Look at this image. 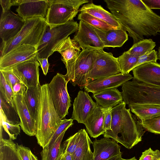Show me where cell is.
I'll use <instances>...</instances> for the list:
<instances>
[{
    "instance_id": "cell-1",
    "label": "cell",
    "mask_w": 160,
    "mask_h": 160,
    "mask_svg": "<svg viewBox=\"0 0 160 160\" xmlns=\"http://www.w3.org/2000/svg\"><path fill=\"white\" fill-rule=\"evenodd\" d=\"M108 8L133 40V44L144 37L160 32V16L142 0H104Z\"/></svg>"
},
{
    "instance_id": "cell-2",
    "label": "cell",
    "mask_w": 160,
    "mask_h": 160,
    "mask_svg": "<svg viewBox=\"0 0 160 160\" xmlns=\"http://www.w3.org/2000/svg\"><path fill=\"white\" fill-rule=\"evenodd\" d=\"M62 121L54 107L48 83L42 85L35 136L43 148L48 144Z\"/></svg>"
},
{
    "instance_id": "cell-3",
    "label": "cell",
    "mask_w": 160,
    "mask_h": 160,
    "mask_svg": "<svg viewBox=\"0 0 160 160\" xmlns=\"http://www.w3.org/2000/svg\"><path fill=\"white\" fill-rule=\"evenodd\" d=\"M25 19V24L19 33L7 42H2L0 57L22 45L37 46L39 43L48 24L46 18L35 17Z\"/></svg>"
},
{
    "instance_id": "cell-4",
    "label": "cell",
    "mask_w": 160,
    "mask_h": 160,
    "mask_svg": "<svg viewBox=\"0 0 160 160\" xmlns=\"http://www.w3.org/2000/svg\"><path fill=\"white\" fill-rule=\"evenodd\" d=\"M78 24L73 20L53 27L47 24L37 46V58H48L69 35L78 31Z\"/></svg>"
},
{
    "instance_id": "cell-5",
    "label": "cell",
    "mask_w": 160,
    "mask_h": 160,
    "mask_svg": "<svg viewBox=\"0 0 160 160\" xmlns=\"http://www.w3.org/2000/svg\"><path fill=\"white\" fill-rule=\"evenodd\" d=\"M123 101L128 106L143 104L160 106V87L152 86L134 78L122 85Z\"/></svg>"
},
{
    "instance_id": "cell-6",
    "label": "cell",
    "mask_w": 160,
    "mask_h": 160,
    "mask_svg": "<svg viewBox=\"0 0 160 160\" xmlns=\"http://www.w3.org/2000/svg\"><path fill=\"white\" fill-rule=\"evenodd\" d=\"M94 49L82 50L77 58L64 63L67 69L64 77L74 86L77 85L82 89L89 82L88 76L93 64Z\"/></svg>"
},
{
    "instance_id": "cell-7",
    "label": "cell",
    "mask_w": 160,
    "mask_h": 160,
    "mask_svg": "<svg viewBox=\"0 0 160 160\" xmlns=\"http://www.w3.org/2000/svg\"><path fill=\"white\" fill-rule=\"evenodd\" d=\"M89 2L88 0H49L46 18L48 24L53 27L73 21L80 7Z\"/></svg>"
},
{
    "instance_id": "cell-8",
    "label": "cell",
    "mask_w": 160,
    "mask_h": 160,
    "mask_svg": "<svg viewBox=\"0 0 160 160\" xmlns=\"http://www.w3.org/2000/svg\"><path fill=\"white\" fill-rule=\"evenodd\" d=\"M92 68L90 71L89 81L103 78L121 73L118 58L111 52L102 49H94Z\"/></svg>"
},
{
    "instance_id": "cell-9",
    "label": "cell",
    "mask_w": 160,
    "mask_h": 160,
    "mask_svg": "<svg viewBox=\"0 0 160 160\" xmlns=\"http://www.w3.org/2000/svg\"><path fill=\"white\" fill-rule=\"evenodd\" d=\"M145 132L140 121L131 114L129 108L127 109L125 107L122 111L120 143L130 149L142 140Z\"/></svg>"
},
{
    "instance_id": "cell-10",
    "label": "cell",
    "mask_w": 160,
    "mask_h": 160,
    "mask_svg": "<svg viewBox=\"0 0 160 160\" xmlns=\"http://www.w3.org/2000/svg\"><path fill=\"white\" fill-rule=\"evenodd\" d=\"M68 82L64 75L58 73L48 83L54 107L61 119L68 114V109L71 105L67 90Z\"/></svg>"
},
{
    "instance_id": "cell-11",
    "label": "cell",
    "mask_w": 160,
    "mask_h": 160,
    "mask_svg": "<svg viewBox=\"0 0 160 160\" xmlns=\"http://www.w3.org/2000/svg\"><path fill=\"white\" fill-rule=\"evenodd\" d=\"M37 59V46L22 44L0 57V70L11 69L24 62Z\"/></svg>"
},
{
    "instance_id": "cell-12",
    "label": "cell",
    "mask_w": 160,
    "mask_h": 160,
    "mask_svg": "<svg viewBox=\"0 0 160 160\" xmlns=\"http://www.w3.org/2000/svg\"><path fill=\"white\" fill-rule=\"evenodd\" d=\"M113 139L104 137L96 139L92 144L93 160H115L122 157L121 146Z\"/></svg>"
},
{
    "instance_id": "cell-13",
    "label": "cell",
    "mask_w": 160,
    "mask_h": 160,
    "mask_svg": "<svg viewBox=\"0 0 160 160\" xmlns=\"http://www.w3.org/2000/svg\"><path fill=\"white\" fill-rule=\"evenodd\" d=\"M25 22V19L10 11L2 12L0 36L2 42H6L15 37L22 29Z\"/></svg>"
},
{
    "instance_id": "cell-14",
    "label": "cell",
    "mask_w": 160,
    "mask_h": 160,
    "mask_svg": "<svg viewBox=\"0 0 160 160\" xmlns=\"http://www.w3.org/2000/svg\"><path fill=\"white\" fill-rule=\"evenodd\" d=\"M37 59L29 60L20 63L11 69L14 74L27 87H35L40 84L39 68Z\"/></svg>"
},
{
    "instance_id": "cell-15",
    "label": "cell",
    "mask_w": 160,
    "mask_h": 160,
    "mask_svg": "<svg viewBox=\"0 0 160 160\" xmlns=\"http://www.w3.org/2000/svg\"><path fill=\"white\" fill-rule=\"evenodd\" d=\"M82 50L87 49H102L105 48L99 37L92 27L79 21L78 32L72 39Z\"/></svg>"
},
{
    "instance_id": "cell-16",
    "label": "cell",
    "mask_w": 160,
    "mask_h": 160,
    "mask_svg": "<svg viewBox=\"0 0 160 160\" xmlns=\"http://www.w3.org/2000/svg\"><path fill=\"white\" fill-rule=\"evenodd\" d=\"M73 105L71 118L76 120L78 123L83 124L98 106L88 92L81 90L75 98Z\"/></svg>"
},
{
    "instance_id": "cell-17",
    "label": "cell",
    "mask_w": 160,
    "mask_h": 160,
    "mask_svg": "<svg viewBox=\"0 0 160 160\" xmlns=\"http://www.w3.org/2000/svg\"><path fill=\"white\" fill-rule=\"evenodd\" d=\"M133 78L129 73L123 74L120 73L108 77L90 80L84 89L87 92H91L94 94L108 89L117 88Z\"/></svg>"
},
{
    "instance_id": "cell-18",
    "label": "cell",
    "mask_w": 160,
    "mask_h": 160,
    "mask_svg": "<svg viewBox=\"0 0 160 160\" xmlns=\"http://www.w3.org/2000/svg\"><path fill=\"white\" fill-rule=\"evenodd\" d=\"M133 78L148 85L160 87V65L151 62L139 65L132 70Z\"/></svg>"
},
{
    "instance_id": "cell-19",
    "label": "cell",
    "mask_w": 160,
    "mask_h": 160,
    "mask_svg": "<svg viewBox=\"0 0 160 160\" xmlns=\"http://www.w3.org/2000/svg\"><path fill=\"white\" fill-rule=\"evenodd\" d=\"M14 103L20 121L22 129L27 135L35 136L36 124L31 116L27 107L24 95H14Z\"/></svg>"
},
{
    "instance_id": "cell-20",
    "label": "cell",
    "mask_w": 160,
    "mask_h": 160,
    "mask_svg": "<svg viewBox=\"0 0 160 160\" xmlns=\"http://www.w3.org/2000/svg\"><path fill=\"white\" fill-rule=\"evenodd\" d=\"M49 3V0H21L16 11L24 19L35 17L46 18Z\"/></svg>"
},
{
    "instance_id": "cell-21",
    "label": "cell",
    "mask_w": 160,
    "mask_h": 160,
    "mask_svg": "<svg viewBox=\"0 0 160 160\" xmlns=\"http://www.w3.org/2000/svg\"><path fill=\"white\" fill-rule=\"evenodd\" d=\"M110 108H104L98 106L84 123L91 137L96 138L105 132L104 121Z\"/></svg>"
},
{
    "instance_id": "cell-22",
    "label": "cell",
    "mask_w": 160,
    "mask_h": 160,
    "mask_svg": "<svg viewBox=\"0 0 160 160\" xmlns=\"http://www.w3.org/2000/svg\"><path fill=\"white\" fill-rule=\"evenodd\" d=\"M92 27L99 37L105 48L121 47L128 39V35L122 28L106 30Z\"/></svg>"
},
{
    "instance_id": "cell-23",
    "label": "cell",
    "mask_w": 160,
    "mask_h": 160,
    "mask_svg": "<svg viewBox=\"0 0 160 160\" xmlns=\"http://www.w3.org/2000/svg\"><path fill=\"white\" fill-rule=\"evenodd\" d=\"M79 12L87 13L116 28H122L114 15L101 5H97L92 2L88 3L82 5Z\"/></svg>"
},
{
    "instance_id": "cell-24",
    "label": "cell",
    "mask_w": 160,
    "mask_h": 160,
    "mask_svg": "<svg viewBox=\"0 0 160 160\" xmlns=\"http://www.w3.org/2000/svg\"><path fill=\"white\" fill-rule=\"evenodd\" d=\"M92 96L97 105L104 108H113L123 101L121 92L116 88L93 94Z\"/></svg>"
},
{
    "instance_id": "cell-25",
    "label": "cell",
    "mask_w": 160,
    "mask_h": 160,
    "mask_svg": "<svg viewBox=\"0 0 160 160\" xmlns=\"http://www.w3.org/2000/svg\"><path fill=\"white\" fill-rule=\"evenodd\" d=\"M78 131L79 140L77 147L72 155L73 160H93V152L90 148L92 142L85 129H81Z\"/></svg>"
},
{
    "instance_id": "cell-26",
    "label": "cell",
    "mask_w": 160,
    "mask_h": 160,
    "mask_svg": "<svg viewBox=\"0 0 160 160\" xmlns=\"http://www.w3.org/2000/svg\"><path fill=\"white\" fill-rule=\"evenodd\" d=\"M41 90L42 86L39 84L35 87L27 88L24 95L27 107L36 122V127L38 120Z\"/></svg>"
},
{
    "instance_id": "cell-27",
    "label": "cell",
    "mask_w": 160,
    "mask_h": 160,
    "mask_svg": "<svg viewBox=\"0 0 160 160\" xmlns=\"http://www.w3.org/2000/svg\"><path fill=\"white\" fill-rule=\"evenodd\" d=\"M126 105L123 101L112 108L111 130L105 132L103 134L104 137L111 138L119 143L118 134L120 132L123 110Z\"/></svg>"
},
{
    "instance_id": "cell-28",
    "label": "cell",
    "mask_w": 160,
    "mask_h": 160,
    "mask_svg": "<svg viewBox=\"0 0 160 160\" xmlns=\"http://www.w3.org/2000/svg\"><path fill=\"white\" fill-rule=\"evenodd\" d=\"M80 51L78 44L69 37L64 40L55 51L61 54V60L64 63L77 58L80 54Z\"/></svg>"
},
{
    "instance_id": "cell-29",
    "label": "cell",
    "mask_w": 160,
    "mask_h": 160,
    "mask_svg": "<svg viewBox=\"0 0 160 160\" xmlns=\"http://www.w3.org/2000/svg\"><path fill=\"white\" fill-rule=\"evenodd\" d=\"M0 116L6 121L13 124H20V121L15 106L9 103L0 91Z\"/></svg>"
},
{
    "instance_id": "cell-30",
    "label": "cell",
    "mask_w": 160,
    "mask_h": 160,
    "mask_svg": "<svg viewBox=\"0 0 160 160\" xmlns=\"http://www.w3.org/2000/svg\"><path fill=\"white\" fill-rule=\"evenodd\" d=\"M130 111L141 120L151 118L160 115V106L143 104L128 106Z\"/></svg>"
},
{
    "instance_id": "cell-31",
    "label": "cell",
    "mask_w": 160,
    "mask_h": 160,
    "mask_svg": "<svg viewBox=\"0 0 160 160\" xmlns=\"http://www.w3.org/2000/svg\"><path fill=\"white\" fill-rule=\"evenodd\" d=\"M0 160H22L17 151V144L10 139L0 136Z\"/></svg>"
},
{
    "instance_id": "cell-32",
    "label": "cell",
    "mask_w": 160,
    "mask_h": 160,
    "mask_svg": "<svg viewBox=\"0 0 160 160\" xmlns=\"http://www.w3.org/2000/svg\"><path fill=\"white\" fill-rule=\"evenodd\" d=\"M66 131L63 132L50 147L43 148L40 153L41 160H58L61 155V143Z\"/></svg>"
},
{
    "instance_id": "cell-33",
    "label": "cell",
    "mask_w": 160,
    "mask_h": 160,
    "mask_svg": "<svg viewBox=\"0 0 160 160\" xmlns=\"http://www.w3.org/2000/svg\"><path fill=\"white\" fill-rule=\"evenodd\" d=\"M139 57L124 52L118 58L121 73L128 74L137 67Z\"/></svg>"
},
{
    "instance_id": "cell-34",
    "label": "cell",
    "mask_w": 160,
    "mask_h": 160,
    "mask_svg": "<svg viewBox=\"0 0 160 160\" xmlns=\"http://www.w3.org/2000/svg\"><path fill=\"white\" fill-rule=\"evenodd\" d=\"M155 46L156 43L152 39H144L133 44L127 51L139 57L152 51Z\"/></svg>"
},
{
    "instance_id": "cell-35",
    "label": "cell",
    "mask_w": 160,
    "mask_h": 160,
    "mask_svg": "<svg viewBox=\"0 0 160 160\" xmlns=\"http://www.w3.org/2000/svg\"><path fill=\"white\" fill-rule=\"evenodd\" d=\"M78 19L94 27L100 29L107 30L117 28L85 12H80L78 15Z\"/></svg>"
},
{
    "instance_id": "cell-36",
    "label": "cell",
    "mask_w": 160,
    "mask_h": 160,
    "mask_svg": "<svg viewBox=\"0 0 160 160\" xmlns=\"http://www.w3.org/2000/svg\"><path fill=\"white\" fill-rule=\"evenodd\" d=\"M143 128L149 132L160 134V115L140 121Z\"/></svg>"
},
{
    "instance_id": "cell-37",
    "label": "cell",
    "mask_w": 160,
    "mask_h": 160,
    "mask_svg": "<svg viewBox=\"0 0 160 160\" xmlns=\"http://www.w3.org/2000/svg\"><path fill=\"white\" fill-rule=\"evenodd\" d=\"M79 138V132L78 131L65 141L61 147V154L67 152L72 155L77 147Z\"/></svg>"
},
{
    "instance_id": "cell-38",
    "label": "cell",
    "mask_w": 160,
    "mask_h": 160,
    "mask_svg": "<svg viewBox=\"0 0 160 160\" xmlns=\"http://www.w3.org/2000/svg\"><path fill=\"white\" fill-rule=\"evenodd\" d=\"M0 118V129H3L7 133L9 139H16L20 132V125L9 123L1 116Z\"/></svg>"
},
{
    "instance_id": "cell-39",
    "label": "cell",
    "mask_w": 160,
    "mask_h": 160,
    "mask_svg": "<svg viewBox=\"0 0 160 160\" xmlns=\"http://www.w3.org/2000/svg\"><path fill=\"white\" fill-rule=\"evenodd\" d=\"M0 91L4 95L8 102L14 105V94L12 88L6 80L2 73L0 71Z\"/></svg>"
},
{
    "instance_id": "cell-40",
    "label": "cell",
    "mask_w": 160,
    "mask_h": 160,
    "mask_svg": "<svg viewBox=\"0 0 160 160\" xmlns=\"http://www.w3.org/2000/svg\"><path fill=\"white\" fill-rule=\"evenodd\" d=\"M73 119H64L62 120V122L56 130L50 141L46 147H50L54 143L58 137L64 131L67 130L73 124Z\"/></svg>"
},
{
    "instance_id": "cell-41",
    "label": "cell",
    "mask_w": 160,
    "mask_h": 160,
    "mask_svg": "<svg viewBox=\"0 0 160 160\" xmlns=\"http://www.w3.org/2000/svg\"><path fill=\"white\" fill-rule=\"evenodd\" d=\"M158 59V52L155 50H153L139 57L137 67L149 62H157Z\"/></svg>"
},
{
    "instance_id": "cell-42",
    "label": "cell",
    "mask_w": 160,
    "mask_h": 160,
    "mask_svg": "<svg viewBox=\"0 0 160 160\" xmlns=\"http://www.w3.org/2000/svg\"><path fill=\"white\" fill-rule=\"evenodd\" d=\"M2 73L6 80L12 88L16 83L22 82L13 73L12 69L0 70Z\"/></svg>"
},
{
    "instance_id": "cell-43",
    "label": "cell",
    "mask_w": 160,
    "mask_h": 160,
    "mask_svg": "<svg viewBox=\"0 0 160 160\" xmlns=\"http://www.w3.org/2000/svg\"><path fill=\"white\" fill-rule=\"evenodd\" d=\"M160 158V152L152 150L150 148L142 152L139 160H158Z\"/></svg>"
},
{
    "instance_id": "cell-44",
    "label": "cell",
    "mask_w": 160,
    "mask_h": 160,
    "mask_svg": "<svg viewBox=\"0 0 160 160\" xmlns=\"http://www.w3.org/2000/svg\"><path fill=\"white\" fill-rule=\"evenodd\" d=\"M17 144L18 153L22 160H30V149L22 145Z\"/></svg>"
},
{
    "instance_id": "cell-45",
    "label": "cell",
    "mask_w": 160,
    "mask_h": 160,
    "mask_svg": "<svg viewBox=\"0 0 160 160\" xmlns=\"http://www.w3.org/2000/svg\"><path fill=\"white\" fill-rule=\"evenodd\" d=\"M21 0H0V3L2 8V12L10 11L12 6H18Z\"/></svg>"
},
{
    "instance_id": "cell-46",
    "label": "cell",
    "mask_w": 160,
    "mask_h": 160,
    "mask_svg": "<svg viewBox=\"0 0 160 160\" xmlns=\"http://www.w3.org/2000/svg\"><path fill=\"white\" fill-rule=\"evenodd\" d=\"M112 107H110L105 116L104 128L106 131L111 130L112 120Z\"/></svg>"
},
{
    "instance_id": "cell-47",
    "label": "cell",
    "mask_w": 160,
    "mask_h": 160,
    "mask_svg": "<svg viewBox=\"0 0 160 160\" xmlns=\"http://www.w3.org/2000/svg\"><path fill=\"white\" fill-rule=\"evenodd\" d=\"M27 89L26 86L22 82L16 83L12 88L14 95H24Z\"/></svg>"
},
{
    "instance_id": "cell-48",
    "label": "cell",
    "mask_w": 160,
    "mask_h": 160,
    "mask_svg": "<svg viewBox=\"0 0 160 160\" xmlns=\"http://www.w3.org/2000/svg\"><path fill=\"white\" fill-rule=\"evenodd\" d=\"M149 8L160 9V0H142Z\"/></svg>"
},
{
    "instance_id": "cell-49",
    "label": "cell",
    "mask_w": 160,
    "mask_h": 160,
    "mask_svg": "<svg viewBox=\"0 0 160 160\" xmlns=\"http://www.w3.org/2000/svg\"><path fill=\"white\" fill-rule=\"evenodd\" d=\"M48 58H37V59L40 63L43 74L45 75H46L47 74L49 66Z\"/></svg>"
},
{
    "instance_id": "cell-50",
    "label": "cell",
    "mask_w": 160,
    "mask_h": 160,
    "mask_svg": "<svg viewBox=\"0 0 160 160\" xmlns=\"http://www.w3.org/2000/svg\"><path fill=\"white\" fill-rule=\"evenodd\" d=\"M64 160H73L72 155L68 152L64 153Z\"/></svg>"
},
{
    "instance_id": "cell-51",
    "label": "cell",
    "mask_w": 160,
    "mask_h": 160,
    "mask_svg": "<svg viewBox=\"0 0 160 160\" xmlns=\"http://www.w3.org/2000/svg\"><path fill=\"white\" fill-rule=\"evenodd\" d=\"M115 160H138L135 157H134L132 158H130V159H123L122 158V157L119 158H118L117 159H116Z\"/></svg>"
},
{
    "instance_id": "cell-52",
    "label": "cell",
    "mask_w": 160,
    "mask_h": 160,
    "mask_svg": "<svg viewBox=\"0 0 160 160\" xmlns=\"http://www.w3.org/2000/svg\"><path fill=\"white\" fill-rule=\"evenodd\" d=\"M30 160H38L37 158L33 154H32L30 157Z\"/></svg>"
},
{
    "instance_id": "cell-53",
    "label": "cell",
    "mask_w": 160,
    "mask_h": 160,
    "mask_svg": "<svg viewBox=\"0 0 160 160\" xmlns=\"http://www.w3.org/2000/svg\"><path fill=\"white\" fill-rule=\"evenodd\" d=\"M158 59L159 61V64L160 65V47L158 48Z\"/></svg>"
},
{
    "instance_id": "cell-54",
    "label": "cell",
    "mask_w": 160,
    "mask_h": 160,
    "mask_svg": "<svg viewBox=\"0 0 160 160\" xmlns=\"http://www.w3.org/2000/svg\"><path fill=\"white\" fill-rule=\"evenodd\" d=\"M58 160H64V154H61Z\"/></svg>"
},
{
    "instance_id": "cell-55",
    "label": "cell",
    "mask_w": 160,
    "mask_h": 160,
    "mask_svg": "<svg viewBox=\"0 0 160 160\" xmlns=\"http://www.w3.org/2000/svg\"><path fill=\"white\" fill-rule=\"evenodd\" d=\"M158 160H160V158Z\"/></svg>"
}]
</instances>
